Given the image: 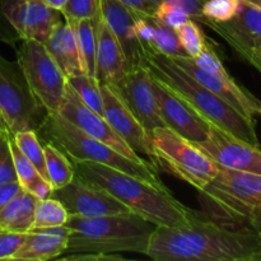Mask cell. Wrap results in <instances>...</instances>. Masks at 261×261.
Instances as JSON below:
<instances>
[{
	"label": "cell",
	"instance_id": "obj_28",
	"mask_svg": "<svg viewBox=\"0 0 261 261\" xmlns=\"http://www.w3.org/2000/svg\"><path fill=\"white\" fill-rule=\"evenodd\" d=\"M14 142L20 149V152L31 161L36 170L43 178L48 181L47 171L45 166V152L41 140L38 139L36 130H22L15 133Z\"/></svg>",
	"mask_w": 261,
	"mask_h": 261
},
{
	"label": "cell",
	"instance_id": "obj_5",
	"mask_svg": "<svg viewBox=\"0 0 261 261\" xmlns=\"http://www.w3.org/2000/svg\"><path fill=\"white\" fill-rule=\"evenodd\" d=\"M41 143H50L70 161H91L111 166L127 175L137 176L160 188H166L158 177V171L150 163H138L120 154L109 145L89 137L59 112H47L36 129Z\"/></svg>",
	"mask_w": 261,
	"mask_h": 261
},
{
	"label": "cell",
	"instance_id": "obj_9",
	"mask_svg": "<svg viewBox=\"0 0 261 261\" xmlns=\"http://www.w3.org/2000/svg\"><path fill=\"white\" fill-rule=\"evenodd\" d=\"M0 112L13 135L22 130H36L46 110L31 91L17 61L0 54Z\"/></svg>",
	"mask_w": 261,
	"mask_h": 261
},
{
	"label": "cell",
	"instance_id": "obj_20",
	"mask_svg": "<svg viewBox=\"0 0 261 261\" xmlns=\"http://www.w3.org/2000/svg\"><path fill=\"white\" fill-rule=\"evenodd\" d=\"M68 236L65 226L30 229L12 261L56 260L65 252Z\"/></svg>",
	"mask_w": 261,
	"mask_h": 261
},
{
	"label": "cell",
	"instance_id": "obj_12",
	"mask_svg": "<svg viewBox=\"0 0 261 261\" xmlns=\"http://www.w3.org/2000/svg\"><path fill=\"white\" fill-rule=\"evenodd\" d=\"M110 86L147 132L152 133L157 127L166 126L158 112L152 89V75L147 66L127 70L121 79Z\"/></svg>",
	"mask_w": 261,
	"mask_h": 261
},
{
	"label": "cell",
	"instance_id": "obj_32",
	"mask_svg": "<svg viewBox=\"0 0 261 261\" xmlns=\"http://www.w3.org/2000/svg\"><path fill=\"white\" fill-rule=\"evenodd\" d=\"M99 12V0H68L60 10L65 22L92 19Z\"/></svg>",
	"mask_w": 261,
	"mask_h": 261
},
{
	"label": "cell",
	"instance_id": "obj_17",
	"mask_svg": "<svg viewBox=\"0 0 261 261\" xmlns=\"http://www.w3.org/2000/svg\"><path fill=\"white\" fill-rule=\"evenodd\" d=\"M4 14L20 40L45 42L54 25L64 19L59 10L46 4L45 0H9Z\"/></svg>",
	"mask_w": 261,
	"mask_h": 261
},
{
	"label": "cell",
	"instance_id": "obj_21",
	"mask_svg": "<svg viewBox=\"0 0 261 261\" xmlns=\"http://www.w3.org/2000/svg\"><path fill=\"white\" fill-rule=\"evenodd\" d=\"M43 43L66 78L84 74L73 30L65 19H61L54 25Z\"/></svg>",
	"mask_w": 261,
	"mask_h": 261
},
{
	"label": "cell",
	"instance_id": "obj_16",
	"mask_svg": "<svg viewBox=\"0 0 261 261\" xmlns=\"http://www.w3.org/2000/svg\"><path fill=\"white\" fill-rule=\"evenodd\" d=\"M203 25L221 36L242 61L249 64L252 53L261 45V9L242 0L239 14L227 22H209Z\"/></svg>",
	"mask_w": 261,
	"mask_h": 261
},
{
	"label": "cell",
	"instance_id": "obj_2",
	"mask_svg": "<svg viewBox=\"0 0 261 261\" xmlns=\"http://www.w3.org/2000/svg\"><path fill=\"white\" fill-rule=\"evenodd\" d=\"M78 177L103 189L134 213L158 227H188L201 216L178 201L167 188H160L111 166L91 161H70Z\"/></svg>",
	"mask_w": 261,
	"mask_h": 261
},
{
	"label": "cell",
	"instance_id": "obj_36",
	"mask_svg": "<svg viewBox=\"0 0 261 261\" xmlns=\"http://www.w3.org/2000/svg\"><path fill=\"white\" fill-rule=\"evenodd\" d=\"M8 2L9 0H0V42L15 48L20 38L4 14V8Z\"/></svg>",
	"mask_w": 261,
	"mask_h": 261
},
{
	"label": "cell",
	"instance_id": "obj_7",
	"mask_svg": "<svg viewBox=\"0 0 261 261\" xmlns=\"http://www.w3.org/2000/svg\"><path fill=\"white\" fill-rule=\"evenodd\" d=\"M158 166L201 191L217 175V163L193 142L171 130L157 127L150 133Z\"/></svg>",
	"mask_w": 261,
	"mask_h": 261
},
{
	"label": "cell",
	"instance_id": "obj_29",
	"mask_svg": "<svg viewBox=\"0 0 261 261\" xmlns=\"http://www.w3.org/2000/svg\"><path fill=\"white\" fill-rule=\"evenodd\" d=\"M152 20L153 25H154L152 43H150L152 50L167 56H189L181 46L173 28L166 25L165 23L157 19L154 15L152 17Z\"/></svg>",
	"mask_w": 261,
	"mask_h": 261
},
{
	"label": "cell",
	"instance_id": "obj_39",
	"mask_svg": "<svg viewBox=\"0 0 261 261\" xmlns=\"http://www.w3.org/2000/svg\"><path fill=\"white\" fill-rule=\"evenodd\" d=\"M139 17H153L155 8L148 0H117Z\"/></svg>",
	"mask_w": 261,
	"mask_h": 261
},
{
	"label": "cell",
	"instance_id": "obj_45",
	"mask_svg": "<svg viewBox=\"0 0 261 261\" xmlns=\"http://www.w3.org/2000/svg\"><path fill=\"white\" fill-rule=\"evenodd\" d=\"M245 2H247L249 4L254 5V7L259 8V9H261V0H245Z\"/></svg>",
	"mask_w": 261,
	"mask_h": 261
},
{
	"label": "cell",
	"instance_id": "obj_30",
	"mask_svg": "<svg viewBox=\"0 0 261 261\" xmlns=\"http://www.w3.org/2000/svg\"><path fill=\"white\" fill-rule=\"evenodd\" d=\"M175 32L181 46L189 56L196 58L200 55L206 41H208V37L203 32V28L200 27V23L194 19H189L180 27L175 28Z\"/></svg>",
	"mask_w": 261,
	"mask_h": 261
},
{
	"label": "cell",
	"instance_id": "obj_42",
	"mask_svg": "<svg viewBox=\"0 0 261 261\" xmlns=\"http://www.w3.org/2000/svg\"><path fill=\"white\" fill-rule=\"evenodd\" d=\"M249 64L252 66V68L256 69V70L261 74V45L257 46V47L254 50L251 61H250Z\"/></svg>",
	"mask_w": 261,
	"mask_h": 261
},
{
	"label": "cell",
	"instance_id": "obj_43",
	"mask_svg": "<svg viewBox=\"0 0 261 261\" xmlns=\"http://www.w3.org/2000/svg\"><path fill=\"white\" fill-rule=\"evenodd\" d=\"M45 2H46V4L50 5L51 8H54V9H56L60 12V10L63 9L64 5L66 4V2H68V0H45Z\"/></svg>",
	"mask_w": 261,
	"mask_h": 261
},
{
	"label": "cell",
	"instance_id": "obj_1",
	"mask_svg": "<svg viewBox=\"0 0 261 261\" xmlns=\"http://www.w3.org/2000/svg\"><path fill=\"white\" fill-rule=\"evenodd\" d=\"M261 252V234L203 214L188 227H157L147 256L157 261H254Z\"/></svg>",
	"mask_w": 261,
	"mask_h": 261
},
{
	"label": "cell",
	"instance_id": "obj_14",
	"mask_svg": "<svg viewBox=\"0 0 261 261\" xmlns=\"http://www.w3.org/2000/svg\"><path fill=\"white\" fill-rule=\"evenodd\" d=\"M209 134L204 142L194 143L212 161L224 167L261 175V149L247 144L209 122Z\"/></svg>",
	"mask_w": 261,
	"mask_h": 261
},
{
	"label": "cell",
	"instance_id": "obj_15",
	"mask_svg": "<svg viewBox=\"0 0 261 261\" xmlns=\"http://www.w3.org/2000/svg\"><path fill=\"white\" fill-rule=\"evenodd\" d=\"M158 112L165 125L193 143H200L208 138L209 124L195 110L191 109L177 94L152 76Z\"/></svg>",
	"mask_w": 261,
	"mask_h": 261
},
{
	"label": "cell",
	"instance_id": "obj_4",
	"mask_svg": "<svg viewBox=\"0 0 261 261\" xmlns=\"http://www.w3.org/2000/svg\"><path fill=\"white\" fill-rule=\"evenodd\" d=\"M64 226L68 228L69 236L63 255L89 252L145 255L150 237L158 227L134 212L102 217L69 214Z\"/></svg>",
	"mask_w": 261,
	"mask_h": 261
},
{
	"label": "cell",
	"instance_id": "obj_41",
	"mask_svg": "<svg viewBox=\"0 0 261 261\" xmlns=\"http://www.w3.org/2000/svg\"><path fill=\"white\" fill-rule=\"evenodd\" d=\"M247 223L252 229H255L261 234V205L255 206L249 212Z\"/></svg>",
	"mask_w": 261,
	"mask_h": 261
},
{
	"label": "cell",
	"instance_id": "obj_33",
	"mask_svg": "<svg viewBox=\"0 0 261 261\" xmlns=\"http://www.w3.org/2000/svg\"><path fill=\"white\" fill-rule=\"evenodd\" d=\"M154 17L162 23H165L166 25H168V27L173 28V30L180 27L181 24L188 22L189 19H191L190 15L182 8L167 2H162L158 5L157 9H155Z\"/></svg>",
	"mask_w": 261,
	"mask_h": 261
},
{
	"label": "cell",
	"instance_id": "obj_18",
	"mask_svg": "<svg viewBox=\"0 0 261 261\" xmlns=\"http://www.w3.org/2000/svg\"><path fill=\"white\" fill-rule=\"evenodd\" d=\"M99 8L105 22L111 28L112 33L121 46L126 70L147 66V50L138 40L134 30V22L139 15L117 0H99Z\"/></svg>",
	"mask_w": 261,
	"mask_h": 261
},
{
	"label": "cell",
	"instance_id": "obj_26",
	"mask_svg": "<svg viewBox=\"0 0 261 261\" xmlns=\"http://www.w3.org/2000/svg\"><path fill=\"white\" fill-rule=\"evenodd\" d=\"M69 218V213L65 206L58 199L46 198L37 199L35 206V221L33 228H45V227L64 226Z\"/></svg>",
	"mask_w": 261,
	"mask_h": 261
},
{
	"label": "cell",
	"instance_id": "obj_8",
	"mask_svg": "<svg viewBox=\"0 0 261 261\" xmlns=\"http://www.w3.org/2000/svg\"><path fill=\"white\" fill-rule=\"evenodd\" d=\"M15 51L17 63L41 106L46 112H58L65 91L66 76L45 43L32 38L20 40Z\"/></svg>",
	"mask_w": 261,
	"mask_h": 261
},
{
	"label": "cell",
	"instance_id": "obj_47",
	"mask_svg": "<svg viewBox=\"0 0 261 261\" xmlns=\"http://www.w3.org/2000/svg\"><path fill=\"white\" fill-rule=\"evenodd\" d=\"M254 261H261V252H260L259 255H257L256 257H255V260H254Z\"/></svg>",
	"mask_w": 261,
	"mask_h": 261
},
{
	"label": "cell",
	"instance_id": "obj_35",
	"mask_svg": "<svg viewBox=\"0 0 261 261\" xmlns=\"http://www.w3.org/2000/svg\"><path fill=\"white\" fill-rule=\"evenodd\" d=\"M25 233L15 232H0V260L12 261L15 252L22 246Z\"/></svg>",
	"mask_w": 261,
	"mask_h": 261
},
{
	"label": "cell",
	"instance_id": "obj_22",
	"mask_svg": "<svg viewBox=\"0 0 261 261\" xmlns=\"http://www.w3.org/2000/svg\"><path fill=\"white\" fill-rule=\"evenodd\" d=\"M37 199L25 190H20L0 211V232L27 233L33 228L35 206Z\"/></svg>",
	"mask_w": 261,
	"mask_h": 261
},
{
	"label": "cell",
	"instance_id": "obj_24",
	"mask_svg": "<svg viewBox=\"0 0 261 261\" xmlns=\"http://www.w3.org/2000/svg\"><path fill=\"white\" fill-rule=\"evenodd\" d=\"M45 152V166L48 181L54 189H60L70 182L75 176L70 160L60 149L50 143H42Z\"/></svg>",
	"mask_w": 261,
	"mask_h": 261
},
{
	"label": "cell",
	"instance_id": "obj_6",
	"mask_svg": "<svg viewBox=\"0 0 261 261\" xmlns=\"http://www.w3.org/2000/svg\"><path fill=\"white\" fill-rule=\"evenodd\" d=\"M170 58L182 70L190 74L194 79L211 89L217 96L228 102L242 115L251 120H255L256 115L261 116V101L247 89L240 86L229 75L219 58L218 51L209 38L200 55L196 58L191 56H170Z\"/></svg>",
	"mask_w": 261,
	"mask_h": 261
},
{
	"label": "cell",
	"instance_id": "obj_40",
	"mask_svg": "<svg viewBox=\"0 0 261 261\" xmlns=\"http://www.w3.org/2000/svg\"><path fill=\"white\" fill-rule=\"evenodd\" d=\"M22 190L19 182L18 181H12V182H7L0 185V211H2L3 206L18 193V191Z\"/></svg>",
	"mask_w": 261,
	"mask_h": 261
},
{
	"label": "cell",
	"instance_id": "obj_46",
	"mask_svg": "<svg viewBox=\"0 0 261 261\" xmlns=\"http://www.w3.org/2000/svg\"><path fill=\"white\" fill-rule=\"evenodd\" d=\"M148 2H149L150 4H152L153 7H154L155 9H157V7L161 4V3H162V0H148Z\"/></svg>",
	"mask_w": 261,
	"mask_h": 261
},
{
	"label": "cell",
	"instance_id": "obj_10",
	"mask_svg": "<svg viewBox=\"0 0 261 261\" xmlns=\"http://www.w3.org/2000/svg\"><path fill=\"white\" fill-rule=\"evenodd\" d=\"M59 114L70 121L71 124L75 125L81 130H83L86 134L89 137L94 138V139L99 140L103 144L109 145L112 149L119 152L120 154L125 155L129 160L134 161L138 163H149L138 155L119 135L116 134L111 125L107 122L102 115L97 114L93 110L89 109L81 98L78 94L75 93L70 84L66 82L65 91H64L63 101H61L60 106L58 110Z\"/></svg>",
	"mask_w": 261,
	"mask_h": 261
},
{
	"label": "cell",
	"instance_id": "obj_23",
	"mask_svg": "<svg viewBox=\"0 0 261 261\" xmlns=\"http://www.w3.org/2000/svg\"><path fill=\"white\" fill-rule=\"evenodd\" d=\"M66 23L73 30L84 74L96 78V36L93 22L92 19H81Z\"/></svg>",
	"mask_w": 261,
	"mask_h": 261
},
{
	"label": "cell",
	"instance_id": "obj_19",
	"mask_svg": "<svg viewBox=\"0 0 261 261\" xmlns=\"http://www.w3.org/2000/svg\"><path fill=\"white\" fill-rule=\"evenodd\" d=\"M96 36V79L99 84H114L126 73L121 46L99 12L92 18Z\"/></svg>",
	"mask_w": 261,
	"mask_h": 261
},
{
	"label": "cell",
	"instance_id": "obj_3",
	"mask_svg": "<svg viewBox=\"0 0 261 261\" xmlns=\"http://www.w3.org/2000/svg\"><path fill=\"white\" fill-rule=\"evenodd\" d=\"M145 59L150 75L177 94L203 119L237 139L260 148L255 120L242 115L228 102L199 83L190 74L173 63L170 56L149 48L145 54Z\"/></svg>",
	"mask_w": 261,
	"mask_h": 261
},
{
	"label": "cell",
	"instance_id": "obj_34",
	"mask_svg": "<svg viewBox=\"0 0 261 261\" xmlns=\"http://www.w3.org/2000/svg\"><path fill=\"white\" fill-rule=\"evenodd\" d=\"M7 135L0 137V185L12 182V181H18L14 165H13L12 153H10L9 145H8Z\"/></svg>",
	"mask_w": 261,
	"mask_h": 261
},
{
	"label": "cell",
	"instance_id": "obj_11",
	"mask_svg": "<svg viewBox=\"0 0 261 261\" xmlns=\"http://www.w3.org/2000/svg\"><path fill=\"white\" fill-rule=\"evenodd\" d=\"M102 101H103V117L107 120L116 134L142 158L150 163L155 170H160L153 144L152 135L143 127L129 111L119 94L110 84H101Z\"/></svg>",
	"mask_w": 261,
	"mask_h": 261
},
{
	"label": "cell",
	"instance_id": "obj_31",
	"mask_svg": "<svg viewBox=\"0 0 261 261\" xmlns=\"http://www.w3.org/2000/svg\"><path fill=\"white\" fill-rule=\"evenodd\" d=\"M241 4L242 0H206L201 8V15L204 22H227L239 14Z\"/></svg>",
	"mask_w": 261,
	"mask_h": 261
},
{
	"label": "cell",
	"instance_id": "obj_27",
	"mask_svg": "<svg viewBox=\"0 0 261 261\" xmlns=\"http://www.w3.org/2000/svg\"><path fill=\"white\" fill-rule=\"evenodd\" d=\"M7 140L8 145H9L10 153H12L13 165H14V171L15 175H17L18 182H19L20 188H22L23 190L30 193V191L32 190L33 186H35L36 184L40 182L41 180H43V177L38 173V171L36 170L35 166L31 163V161L20 152L18 145L15 144L14 137H13L12 133H9V134L7 135Z\"/></svg>",
	"mask_w": 261,
	"mask_h": 261
},
{
	"label": "cell",
	"instance_id": "obj_37",
	"mask_svg": "<svg viewBox=\"0 0 261 261\" xmlns=\"http://www.w3.org/2000/svg\"><path fill=\"white\" fill-rule=\"evenodd\" d=\"M56 260L63 261H121L125 260L120 254H103V252H89V254H73L63 255Z\"/></svg>",
	"mask_w": 261,
	"mask_h": 261
},
{
	"label": "cell",
	"instance_id": "obj_25",
	"mask_svg": "<svg viewBox=\"0 0 261 261\" xmlns=\"http://www.w3.org/2000/svg\"><path fill=\"white\" fill-rule=\"evenodd\" d=\"M66 82L75 91L79 98L97 114L103 116V101H102L101 84L96 78L87 74H76L66 78Z\"/></svg>",
	"mask_w": 261,
	"mask_h": 261
},
{
	"label": "cell",
	"instance_id": "obj_44",
	"mask_svg": "<svg viewBox=\"0 0 261 261\" xmlns=\"http://www.w3.org/2000/svg\"><path fill=\"white\" fill-rule=\"evenodd\" d=\"M8 133H10V132H9V129H8L7 124H5L4 117H3L2 112H0V137H5Z\"/></svg>",
	"mask_w": 261,
	"mask_h": 261
},
{
	"label": "cell",
	"instance_id": "obj_13",
	"mask_svg": "<svg viewBox=\"0 0 261 261\" xmlns=\"http://www.w3.org/2000/svg\"><path fill=\"white\" fill-rule=\"evenodd\" d=\"M51 196L58 199L69 214L81 217H102L132 212L103 189L76 175L65 186L54 189Z\"/></svg>",
	"mask_w": 261,
	"mask_h": 261
},
{
	"label": "cell",
	"instance_id": "obj_38",
	"mask_svg": "<svg viewBox=\"0 0 261 261\" xmlns=\"http://www.w3.org/2000/svg\"><path fill=\"white\" fill-rule=\"evenodd\" d=\"M162 2L172 3V4L182 8L190 15L191 19L196 20L198 23L203 24L204 18L201 15V8H203V4L206 0H162Z\"/></svg>",
	"mask_w": 261,
	"mask_h": 261
}]
</instances>
